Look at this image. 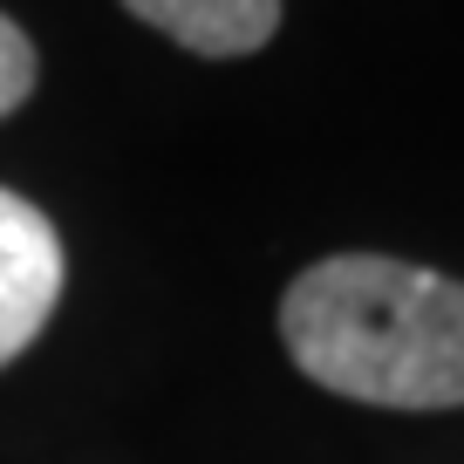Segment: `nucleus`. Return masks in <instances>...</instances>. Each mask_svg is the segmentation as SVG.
I'll return each instance as SVG.
<instances>
[{
  "label": "nucleus",
  "mask_w": 464,
  "mask_h": 464,
  "mask_svg": "<svg viewBox=\"0 0 464 464\" xmlns=\"http://www.w3.org/2000/svg\"><path fill=\"white\" fill-rule=\"evenodd\" d=\"M280 342L321 390L382 410L464 403V280L390 253H334L280 294Z\"/></svg>",
  "instance_id": "1"
},
{
  "label": "nucleus",
  "mask_w": 464,
  "mask_h": 464,
  "mask_svg": "<svg viewBox=\"0 0 464 464\" xmlns=\"http://www.w3.org/2000/svg\"><path fill=\"white\" fill-rule=\"evenodd\" d=\"M62 301V239L42 205L0 185V369L48 328Z\"/></svg>",
  "instance_id": "2"
},
{
  "label": "nucleus",
  "mask_w": 464,
  "mask_h": 464,
  "mask_svg": "<svg viewBox=\"0 0 464 464\" xmlns=\"http://www.w3.org/2000/svg\"><path fill=\"white\" fill-rule=\"evenodd\" d=\"M137 21H150L158 34H171L191 55H253L274 42L280 28V0H123Z\"/></svg>",
  "instance_id": "3"
},
{
  "label": "nucleus",
  "mask_w": 464,
  "mask_h": 464,
  "mask_svg": "<svg viewBox=\"0 0 464 464\" xmlns=\"http://www.w3.org/2000/svg\"><path fill=\"white\" fill-rule=\"evenodd\" d=\"M34 75H42L34 42H28V34H21L7 14H0V116H14L21 102L34 96Z\"/></svg>",
  "instance_id": "4"
}]
</instances>
